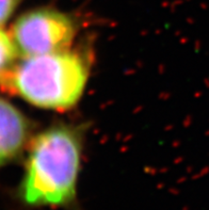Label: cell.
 I'll return each mask as SVG.
<instances>
[{
    "label": "cell",
    "instance_id": "obj_4",
    "mask_svg": "<svg viewBox=\"0 0 209 210\" xmlns=\"http://www.w3.org/2000/svg\"><path fill=\"white\" fill-rule=\"evenodd\" d=\"M29 136V124L13 105L0 98V166L21 152Z\"/></svg>",
    "mask_w": 209,
    "mask_h": 210
},
{
    "label": "cell",
    "instance_id": "obj_5",
    "mask_svg": "<svg viewBox=\"0 0 209 210\" xmlns=\"http://www.w3.org/2000/svg\"><path fill=\"white\" fill-rule=\"evenodd\" d=\"M19 52L12 36L0 29V84L4 86L13 72Z\"/></svg>",
    "mask_w": 209,
    "mask_h": 210
},
{
    "label": "cell",
    "instance_id": "obj_1",
    "mask_svg": "<svg viewBox=\"0 0 209 210\" xmlns=\"http://www.w3.org/2000/svg\"><path fill=\"white\" fill-rule=\"evenodd\" d=\"M81 139L76 129L54 127L34 139L27 160L21 195L29 206L60 207L76 196Z\"/></svg>",
    "mask_w": 209,
    "mask_h": 210
},
{
    "label": "cell",
    "instance_id": "obj_2",
    "mask_svg": "<svg viewBox=\"0 0 209 210\" xmlns=\"http://www.w3.org/2000/svg\"><path fill=\"white\" fill-rule=\"evenodd\" d=\"M86 80L84 59L65 50L25 58L15 66L4 86L34 106L63 110L79 100Z\"/></svg>",
    "mask_w": 209,
    "mask_h": 210
},
{
    "label": "cell",
    "instance_id": "obj_3",
    "mask_svg": "<svg viewBox=\"0 0 209 210\" xmlns=\"http://www.w3.org/2000/svg\"><path fill=\"white\" fill-rule=\"evenodd\" d=\"M76 34L75 21L67 14L49 7L31 10L12 27V39L21 54L35 57L65 51Z\"/></svg>",
    "mask_w": 209,
    "mask_h": 210
},
{
    "label": "cell",
    "instance_id": "obj_6",
    "mask_svg": "<svg viewBox=\"0 0 209 210\" xmlns=\"http://www.w3.org/2000/svg\"><path fill=\"white\" fill-rule=\"evenodd\" d=\"M21 1L22 0H0V26L6 24Z\"/></svg>",
    "mask_w": 209,
    "mask_h": 210
}]
</instances>
